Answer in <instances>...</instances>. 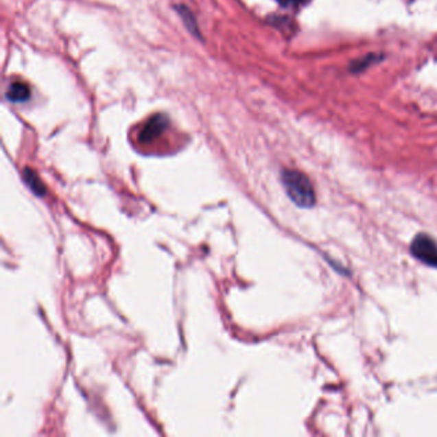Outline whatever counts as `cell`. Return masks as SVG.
<instances>
[{
	"mask_svg": "<svg viewBox=\"0 0 437 437\" xmlns=\"http://www.w3.org/2000/svg\"><path fill=\"white\" fill-rule=\"evenodd\" d=\"M412 254L429 267H437V243L427 235H418L410 246Z\"/></svg>",
	"mask_w": 437,
	"mask_h": 437,
	"instance_id": "cell-2",
	"label": "cell"
},
{
	"mask_svg": "<svg viewBox=\"0 0 437 437\" xmlns=\"http://www.w3.org/2000/svg\"><path fill=\"white\" fill-rule=\"evenodd\" d=\"M167 126V118L163 116L153 117L144 127V130L140 134V141L150 143L154 139L159 137Z\"/></svg>",
	"mask_w": 437,
	"mask_h": 437,
	"instance_id": "cell-3",
	"label": "cell"
},
{
	"mask_svg": "<svg viewBox=\"0 0 437 437\" xmlns=\"http://www.w3.org/2000/svg\"><path fill=\"white\" fill-rule=\"evenodd\" d=\"M8 99L16 103L21 102H26L29 97V88L27 85L21 84V82H14L10 85L8 88Z\"/></svg>",
	"mask_w": 437,
	"mask_h": 437,
	"instance_id": "cell-5",
	"label": "cell"
},
{
	"mask_svg": "<svg viewBox=\"0 0 437 437\" xmlns=\"http://www.w3.org/2000/svg\"><path fill=\"white\" fill-rule=\"evenodd\" d=\"M23 180H25V182L29 186V190H31L34 194L38 195V196L45 195V191H47L45 186L41 182L39 176L36 175L32 169L26 168V169L23 171Z\"/></svg>",
	"mask_w": 437,
	"mask_h": 437,
	"instance_id": "cell-4",
	"label": "cell"
},
{
	"mask_svg": "<svg viewBox=\"0 0 437 437\" xmlns=\"http://www.w3.org/2000/svg\"><path fill=\"white\" fill-rule=\"evenodd\" d=\"M282 185L286 194L296 205L301 208H311L316 203V195L311 181L299 171L286 169L281 175Z\"/></svg>",
	"mask_w": 437,
	"mask_h": 437,
	"instance_id": "cell-1",
	"label": "cell"
},
{
	"mask_svg": "<svg viewBox=\"0 0 437 437\" xmlns=\"http://www.w3.org/2000/svg\"><path fill=\"white\" fill-rule=\"evenodd\" d=\"M180 10V14H181V17L184 19L185 22H186V25H187V27L191 29L194 34H198V29H196V23H195L194 17L191 16V13H190V10H187V8H178Z\"/></svg>",
	"mask_w": 437,
	"mask_h": 437,
	"instance_id": "cell-6",
	"label": "cell"
},
{
	"mask_svg": "<svg viewBox=\"0 0 437 437\" xmlns=\"http://www.w3.org/2000/svg\"><path fill=\"white\" fill-rule=\"evenodd\" d=\"M282 7H295V5H300L304 4L308 0H277Z\"/></svg>",
	"mask_w": 437,
	"mask_h": 437,
	"instance_id": "cell-7",
	"label": "cell"
}]
</instances>
